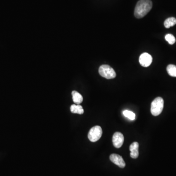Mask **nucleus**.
I'll return each instance as SVG.
<instances>
[{
	"label": "nucleus",
	"instance_id": "obj_3",
	"mask_svg": "<svg viewBox=\"0 0 176 176\" xmlns=\"http://www.w3.org/2000/svg\"><path fill=\"white\" fill-rule=\"evenodd\" d=\"M99 75L107 79H113L116 76L115 70L108 65H101L98 70Z\"/></svg>",
	"mask_w": 176,
	"mask_h": 176
},
{
	"label": "nucleus",
	"instance_id": "obj_5",
	"mask_svg": "<svg viewBox=\"0 0 176 176\" xmlns=\"http://www.w3.org/2000/svg\"><path fill=\"white\" fill-rule=\"evenodd\" d=\"M152 60L153 58L152 56L148 53H143L139 56V63L142 67H149L151 64Z\"/></svg>",
	"mask_w": 176,
	"mask_h": 176
},
{
	"label": "nucleus",
	"instance_id": "obj_10",
	"mask_svg": "<svg viewBox=\"0 0 176 176\" xmlns=\"http://www.w3.org/2000/svg\"><path fill=\"white\" fill-rule=\"evenodd\" d=\"M70 111L74 114H78L82 115L84 113V110L82 106L79 104H73L70 107Z\"/></svg>",
	"mask_w": 176,
	"mask_h": 176
},
{
	"label": "nucleus",
	"instance_id": "obj_1",
	"mask_svg": "<svg viewBox=\"0 0 176 176\" xmlns=\"http://www.w3.org/2000/svg\"><path fill=\"white\" fill-rule=\"evenodd\" d=\"M153 6L151 0H139L135 7V17L138 19L143 18L150 11Z\"/></svg>",
	"mask_w": 176,
	"mask_h": 176
},
{
	"label": "nucleus",
	"instance_id": "obj_12",
	"mask_svg": "<svg viewBox=\"0 0 176 176\" xmlns=\"http://www.w3.org/2000/svg\"><path fill=\"white\" fill-rule=\"evenodd\" d=\"M167 71L169 75L172 77H176V66L174 65H169L167 67Z\"/></svg>",
	"mask_w": 176,
	"mask_h": 176
},
{
	"label": "nucleus",
	"instance_id": "obj_11",
	"mask_svg": "<svg viewBox=\"0 0 176 176\" xmlns=\"http://www.w3.org/2000/svg\"><path fill=\"white\" fill-rule=\"evenodd\" d=\"M176 24V19L174 17H170L167 18L164 22V25L167 28L175 26Z\"/></svg>",
	"mask_w": 176,
	"mask_h": 176
},
{
	"label": "nucleus",
	"instance_id": "obj_4",
	"mask_svg": "<svg viewBox=\"0 0 176 176\" xmlns=\"http://www.w3.org/2000/svg\"><path fill=\"white\" fill-rule=\"evenodd\" d=\"M102 130L101 126H96L91 129L89 134L88 138L91 142H97L101 137Z\"/></svg>",
	"mask_w": 176,
	"mask_h": 176
},
{
	"label": "nucleus",
	"instance_id": "obj_6",
	"mask_svg": "<svg viewBox=\"0 0 176 176\" xmlns=\"http://www.w3.org/2000/svg\"><path fill=\"white\" fill-rule=\"evenodd\" d=\"M124 137L122 134L120 132H116L113 135V143L116 148H119L122 146Z\"/></svg>",
	"mask_w": 176,
	"mask_h": 176
},
{
	"label": "nucleus",
	"instance_id": "obj_13",
	"mask_svg": "<svg viewBox=\"0 0 176 176\" xmlns=\"http://www.w3.org/2000/svg\"><path fill=\"white\" fill-rule=\"evenodd\" d=\"M123 114L124 116H125V117H127L131 121L135 120L136 115H135V113H133V111L128 110H125L123 111Z\"/></svg>",
	"mask_w": 176,
	"mask_h": 176
},
{
	"label": "nucleus",
	"instance_id": "obj_7",
	"mask_svg": "<svg viewBox=\"0 0 176 176\" xmlns=\"http://www.w3.org/2000/svg\"><path fill=\"white\" fill-rule=\"evenodd\" d=\"M110 159L112 163H114L122 168H123L126 165L125 162L123 159L122 157L117 154H111L110 156Z\"/></svg>",
	"mask_w": 176,
	"mask_h": 176
},
{
	"label": "nucleus",
	"instance_id": "obj_2",
	"mask_svg": "<svg viewBox=\"0 0 176 176\" xmlns=\"http://www.w3.org/2000/svg\"><path fill=\"white\" fill-rule=\"evenodd\" d=\"M164 101L163 98L158 97L152 102L151 113L154 116H158L162 113L163 109Z\"/></svg>",
	"mask_w": 176,
	"mask_h": 176
},
{
	"label": "nucleus",
	"instance_id": "obj_14",
	"mask_svg": "<svg viewBox=\"0 0 176 176\" xmlns=\"http://www.w3.org/2000/svg\"><path fill=\"white\" fill-rule=\"evenodd\" d=\"M165 39L166 41L168 42L170 45H173L176 42V39L174 36L171 34H168L165 36Z\"/></svg>",
	"mask_w": 176,
	"mask_h": 176
},
{
	"label": "nucleus",
	"instance_id": "obj_9",
	"mask_svg": "<svg viewBox=\"0 0 176 176\" xmlns=\"http://www.w3.org/2000/svg\"><path fill=\"white\" fill-rule=\"evenodd\" d=\"M72 96H73V99L75 103L76 104H80L82 102L83 98L82 96L80 94H79L77 91H72Z\"/></svg>",
	"mask_w": 176,
	"mask_h": 176
},
{
	"label": "nucleus",
	"instance_id": "obj_8",
	"mask_svg": "<svg viewBox=\"0 0 176 176\" xmlns=\"http://www.w3.org/2000/svg\"><path fill=\"white\" fill-rule=\"evenodd\" d=\"M138 148L139 144L137 142H134L131 144L129 149L131 152L130 156L132 158H138L139 155Z\"/></svg>",
	"mask_w": 176,
	"mask_h": 176
}]
</instances>
